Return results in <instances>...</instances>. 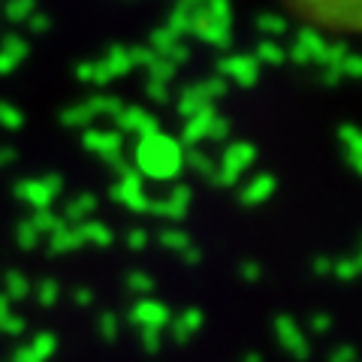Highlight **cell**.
Here are the masks:
<instances>
[{"instance_id": "obj_43", "label": "cell", "mask_w": 362, "mask_h": 362, "mask_svg": "<svg viewBox=\"0 0 362 362\" xmlns=\"http://www.w3.org/2000/svg\"><path fill=\"white\" fill-rule=\"evenodd\" d=\"M259 58H263V61H269V64H281V61H284V52H281L278 49V45H259Z\"/></svg>"}, {"instance_id": "obj_34", "label": "cell", "mask_w": 362, "mask_h": 362, "mask_svg": "<svg viewBox=\"0 0 362 362\" xmlns=\"http://www.w3.org/2000/svg\"><path fill=\"white\" fill-rule=\"evenodd\" d=\"M94 106H97L100 115H106V118H112V121H115V115L124 109V103H121L118 97H94Z\"/></svg>"}, {"instance_id": "obj_5", "label": "cell", "mask_w": 362, "mask_h": 362, "mask_svg": "<svg viewBox=\"0 0 362 362\" xmlns=\"http://www.w3.org/2000/svg\"><path fill=\"white\" fill-rule=\"evenodd\" d=\"M112 199L124 202V206L136 214H145L148 211V202H151V197H145V190H142V175L136 173L133 166L118 175V185L112 187Z\"/></svg>"}, {"instance_id": "obj_30", "label": "cell", "mask_w": 362, "mask_h": 362, "mask_svg": "<svg viewBox=\"0 0 362 362\" xmlns=\"http://www.w3.org/2000/svg\"><path fill=\"white\" fill-rule=\"evenodd\" d=\"M58 296H61V284L54 278H45V281H40V284H37V302L45 305V308L58 302Z\"/></svg>"}, {"instance_id": "obj_32", "label": "cell", "mask_w": 362, "mask_h": 362, "mask_svg": "<svg viewBox=\"0 0 362 362\" xmlns=\"http://www.w3.org/2000/svg\"><path fill=\"white\" fill-rule=\"evenodd\" d=\"M206 139H211V142H226V139H230V118L214 115V118H211V124H209Z\"/></svg>"}, {"instance_id": "obj_31", "label": "cell", "mask_w": 362, "mask_h": 362, "mask_svg": "<svg viewBox=\"0 0 362 362\" xmlns=\"http://www.w3.org/2000/svg\"><path fill=\"white\" fill-rule=\"evenodd\" d=\"M127 290L136 293V296H148L154 290V278L145 275V272H130L127 275Z\"/></svg>"}, {"instance_id": "obj_9", "label": "cell", "mask_w": 362, "mask_h": 362, "mask_svg": "<svg viewBox=\"0 0 362 362\" xmlns=\"http://www.w3.org/2000/svg\"><path fill=\"white\" fill-rule=\"evenodd\" d=\"M190 199H194V194H190V187L185 185H175L173 194H166L160 199H151L148 202V211L157 214V218H169V221H181L190 209Z\"/></svg>"}, {"instance_id": "obj_23", "label": "cell", "mask_w": 362, "mask_h": 362, "mask_svg": "<svg viewBox=\"0 0 362 362\" xmlns=\"http://www.w3.org/2000/svg\"><path fill=\"white\" fill-rule=\"evenodd\" d=\"M30 223H33V230H37L40 235H52L54 230H61L66 221L61 218V214H54L52 209H40V211L30 218Z\"/></svg>"}, {"instance_id": "obj_22", "label": "cell", "mask_w": 362, "mask_h": 362, "mask_svg": "<svg viewBox=\"0 0 362 362\" xmlns=\"http://www.w3.org/2000/svg\"><path fill=\"white\" fill-rule=\"evenodd\" d=\"M185 163H187L190 169H197V173H199L202 178H209V181H211V175H214V169H218V163H214L211 157L199 148V145H194V148L185 151Z\"/></svg>"}, {"instance_id": "obj_24", "label": "cell", "mask_w": 362, "mask_h": 362, "mask_svg": "<svg viewBox=\"0 0 362 362\" xmlns=\"http://www.w3.org/2000/svg\"><path fill=\"white\" fill-rule=\"evenodd\" d=\"M28 347L33 350V356H37L40 362H49V356L58 350V338H54V332H40Z\"/></svg>"}, {"instance_id": "obj_19", "label": "cell", "mask_w": 362, "mask_h": 362, "mask_svg": "<svg viewBox=\"0 0 362 362\" xmlns=\"http://www.w3.org/2000/svg\"><path fill=\"white\" fill-rule=\"evenodd\" d=\"M76 247H82V235H78V230L73 223H64L61 230H54L49 235V251L52 254H70V251H76Z\"/></svg>"}, {"instance_id": "obj_8", "label": "cell", "mask_w": 362, "mask_h": 362, "mask_svg": "<svg viewBox=\"0 0 362 362\" xmlns=\"http://www.w3.org/2000/svg\"><path fill=\"white\" fill-rule=\"evenodd\" d=\"M115 130L121 136L124 133H136L142 139V136L160 130V124H157V118L151 115V112H145L142 106H124L118 115H115Z\"/></svg>"}, {"instance_id": "obj_40", "label": "cell", "mask_w": 362, "mask_h": 362, "mask_svg": "<svg viewBox=\"0 0 362 362\" xmlns=\"http://www.w3.org/2000/svg\"><path fill=\"white\" fill-rule=\"evenodd\" d=\"M127 247H130V251H145V247H148V233L139 230V226L130 230L127 233Z\"/></svg>"}, {"instance_id": "obj_21", "label": "cell", "mask_w": 362, "mask_h": 362, "mask_svg": "<svg viewBox=\"0 0 362 362\" xmlns=\"http://www.w3.org/2000/svg\"><path fill=\"white\" fill-rule=\"evenodd\" d=\"M206 106H214V103H209L199 85H197V88H187L185 94L178 97V115H181V118L197 115V112H199V109H206Z\"/></svg>"}, {"instance_id": "obj_17", "label": "cell", "mask_w": 362, "mask_h": 362, "mask_svg": "<svg viewBox=\"0 0 362 362\" xmlns=\"http://www.w3.org/2000/svg\"><path fill=\"white\" fill-rule=\"evenodd\" d=\"M94 211H97V197L94 194H78L73 202H66V209H64L61 218L76 226V223H82L88 218H94Z\"/></svg>"}, {"instance_id": "obj_2", "label": "cell", "mask_w": 362, "mask_h": 362, "mask_svg": "<svg viewBox=\"0 0 362 362\" xmlns=\"http://www.w3.org/2000/svg\"><path fill=\"white\" fill-rule=\"evenodd\" d=\"M293 13H299L314 30H356L359 28V6L362 0H287Z\"/></svg>"}, {"instance_id": "obj_12", "label": "cell", "mask_w": 362, "mask_h": 362, "mask_svg": "<svg viewBox=\"0 0 362 362\" xmlns=\"http://www.w3.org/2000/svg\"><path fill=\"white\" fill-rule=\"evenodd\" d=\"M199 329H202V311L199 308H187L169 320V332H173L175 344H187Z\"/></svg>"}, {"instance_id": "obj_39", "label": "cell", "mask_w": 362, "mask_h": 362, "mask_svg": "<svg viewBox=\"0 0 362 362\" xmlns=\"http://www.w3.org/2000/svg\"><path fill=\"white\" fill-rule=\"evenodd\" d=\"M9 54H0V76H6L9 70L16 66V61H18V54H21V42H9Z\"/></svg>"}, {"instance_id": "obj_52", "label": "cell", "mask_w": 362, "mask_h": 362, "mask_svg": "<svg viewBox=\"0 0 362 362\" xmlns=\"http://www.w3.org/2000/svg\"><path fill=\"white\" fill-rule=\"evenodd\" d=\"M242 362H263V356H259L257 350H247V354L242 356Z\"/></svg>"}, {"instance_id": "obj_50", "label": "cell", "mask_w": 362, "mask_h": 362, "mask_svg": "<svg viewBox=\"0 0 362 362\" xmlns=\"http://www.w3.org/2000/svg\"><path fill=\"white\" fill-rule=\"evenodd\" d=\"M338 73H347V76H359V61L356 58H344V66Z\"/></svg>"}, {"instance_id": "obj_49", "label": "cell", "mask_w": 362, "mask_h": 362, "mask_svg": "<svg viewBox=\"0 0 362 362\" xmlns=\"http://www.w3.org/2000/svg\"><path fill=\"white\" fill-rule=\"evenodd\" d=\"M13 160H16V148H9V145H4V148H0V169L9 166Z\"/></svg>"}, {"instance_id": "obj_29", "label": "cell", "mask_w": 362, "mask_h": 362, "mask_svg": "<svg viewBox=\"0 0 362 362\" xmlns=\"http://www.w3.org/2000/svg\"><path fill=\"white\" fill-rule=\"evenodd\" d=\"M37 242H40V233L33 230V223H30V221H21V223L16 226V245L21 247V251H33V247H37Z\"/></svg>"}, {"instance_id": "obj_26", "label": "cell", "mask_w": 362, "mask_h": 362, "mask_svg": "<svg viewBox=\"0 0 362 362\" xmlns=\"http://www.w3.org/2000/svg\"><path fill=\"white\" fill-rule=\"evenodd\" d=\"M0 127L4 130H21L25 127V112L18 106L6 103V100H0Z\"/></svg>"}, {"instance_id": "obj_45", "label": "cell", "mask_w": 362, "mask_h": 362, "mask_svg": "<svg viewBox=\"0 0 362 362\" xmlns=\"http://www.w3.org/2000/svg\"><path fill=\"white\" fill-rule=\"evenodd\" d=\"M311 272L314 275H332V259L329 257H314Z\"/></svg>"}, {"instance_id": "obj_14", "label": "cell", "mask_w": 362, "mask_h": 362, "mask_svg": "<svg viewBox=\"0 0 362 362\" xmlns=\"http://www.w3.org/2000/svg\"><path fill=\"white\" fill-rule=\"evenodd\" d=\"M338 142H341V148H344L347 166L354 169V173H359L362 169V136H359V130L354 124H341V127H338Z\"/></svg>"}, {"instance_id": "obj_6", "label": "cell", "mask_w": 362, "mask_h": 362, "mask_svg": "<svg viewBox=\"0 0 362 362\" xmlns=\"http://www.w3.org/2000/svg\"><path fill=\"white\" fill-rule=\"evenodd\" d=\"M275 335H278L281 347H284L293 359L305 362V359L311 356V344H308V338H305L302 326H299L296 320H293L290 314H281V317H275Z\"/></svg>"}, {"instance_id": "obj_11", "label": "cell", "mask_w": 362, "mask_h": 362, "mask_svg": "<svg viewBox=\"0 0 362 362\" xmlns=\"http://www.w3.org/2000/svg\"><path fill=\"white\" fill-rule=\"evenodd\" d=\"M275 187H278L275 175H269V173L254 175V178L242 187L239 202H242V206H263L266 199H272V194H275Z\"/></svg>"}, {"instance_id": "obj_38", "label": "cell", "mask_w": 362, "mask_h": 362, "mask_svg": "<svg viewBox=\"0 0 362 362\" xmlns=\"http://www.w3.org/2000/svg\"><path fill=\"white\" fill-rule=\"evenodd\" d=\"M175 76V64H151V82H173Z\"/></svg>"}, {"instance_id": "obj_37", "label": "cell", "mask_w": 362, "mask_h": 362, "mask_svg": "<svg viewBox=\"0 0 362 362\" xmlns=\"http://www.w3.org/2000/svg\"><path fill=\"white\" fill-rule=\"evenodd\" d=\"M329 326H332V317H329V314H323V311H317V314L308 317V329L317 332V335L329 332Z\"/></svg>"}, {"instance_id": "obj_1", "label": "cell", "mask_w": 362, "mask_h": 362, "mask_svg": "<svg viewBox=\"0 0 362 362\" xmlns=\"http://www.w3.org/2000/svg\"><path fill=\"white\" fill-rule=\"evenodd\" d=\"M185 169V145L166 133H148L136 145V173L151 181H175Z\"/></svg>"}, {"instance_id": "obj_35", "label": "cell", "mask_w": 362, "mask_h": 362, "mask_svg": "<svg viewBox=\"0 0 362 362\" xmlns=\"http://www.w3.org/2000/svg\"><path fill=\"white\" fill-rule=\"evenodd\" d=\"M139 341H142V347L148 350V354H157V350L163 347V329H142Z\"/></svg>"}, {"instance_id": "obj_27", "label": "cell", "mask_w": 362, "mask_h": 362, "mask_svg": "<svg viewBox=\"0 0 362 362\" xmlns=\"http://www.w3.org/2000/svg\"><path fill=\"white\" fill-rule=\"evenodd\" d=\"M160 245H163V247H169V251H178V254H185L187 247H194V242H190V235H187L185 230H173V226L160 233Z\"/></svg>"}, {"instance_id": "obj_13", "label": "cell", "mask_w": 362, "mask_h": 362, "mask_svg": "<svg viewBox=\"0 0 362 362\" xmlns=\"http://www.w3.org/2000/svg\"><path fill=\"white\" fill-rule=\"evenodd\" d=\"M214 115H218V112H214V106H206V109H199L197 115L185 118V130H181V142H185L187 148H194V145H199L202 139H206L209 124H211V118H214Z\"/></svg>"}, {"instance_id": "obj_28", "label": "cell", "mask_w": 362, "mask_h": 362, "mask_svg": "<svg viewBox=\"0 0 362 362\" xmlns=\"http://www.w3.org/2000/svg\"><path fill=\"white\" fill-rule=\"evenodd\" d=\"M118 329H121V323H118V314L115 311H103V314L97 317V332H100L103 341H115Z\"/></svg>"}, {"instance_id": "obj_42", "label": "cell", "mask_w": 362, "mask_h": 362, "mask_svg": "<svg viewBox=\"0 0 362 362\" xmlns=\"http://www.w3.org/2000/svg\"><path fill=\"white\" fill-rule=\"evenodd\" d=\"M329 362H356V350L350 347V344H338V347L332 350Z\"/></svg>"}, {"instance_id": "obj_33", "label": "cell", "mask_w": 362, "mask_h": 362, "mask_svg": "<svg viewBox=\"0 0 362 362\" xmlns=\"http://www.w3.org/2000/svg\"><path fill=\"white\" fill-rule=\"evenodd\" d=\"M25 317H21V314H13V311H9L6 317H0V332H4V335H25Z\"/></svg>"}, {"instance_id": "obj_3", "label": "cell", "mask_w": 362, "mask_h": 362, "mask_svg": "<svg viewBox=\"0 0 362 362\" xmlns=\"http://www.w3.org/2000/svg\"><path fill=\"white\" fill-rule=\"evenodd\" d=\"M254 160H257V148L251 142H230L223 148V157H221L218 169H214L211 181L218 187H233L235 181L245 175V169H251Z\"/></svg>"}, {"instance_id": "obj_18", "label": "cell", "mask_w": 362, "mask_h": 362, "mask_svg": "<svg viewBox=\"0 0 362 362\" xmlns=\"http://www.w3.org/2000/svg\"><path fill=\"white\" fill-rule=\"evenodd\" d=\"M221 73L233 76L235 82L245 85V88H251L257 82V61H251V58H230V61L221 64Z\"/></svg>"}, {"instance_id": "obj_41", "label": "cell", "mask_w": 362, "mask_h": 362, "mask_svg": "<svg viewBox=\"0 0 362 362\" xmlns=\"http://www.w3.org/2000/svg\"><path fill=\"white\" fill-rule=\"evenodd\" d=\"M239 275H242L245 281H251V284H254V281L263 278V266L254 263V259H247V263H242V266H239Z\"/></svg>"}, {"instance_id": "obj_44", "label": "cell", "mask_w": 362, "mask_h": 362, "mask_svg": "<svg viewBox=\"0 0 362 362\" xmlns=\"http://www.w3.org/2000/svg\"><path fill=\"white\" fill-rule=\"evenodd\" d=\"M148 94H151L154 103H166V100H169V88L163 82H148Z\"/></svg>"}, {"instance_id": "obj_48", "label": "cell", "mask_w": 362, "mask_h": 362, "mask_svg": "<svg viewBox=\"0 0 362 362\" xmlns=\"http://www.w3.org/2000/svg\"><path fill=\"white\" fill-rule=\"evenodd\" d=\"M181 257H185V263H187V266H197L199 259H202V251H199V247H187V251L181 254Z\"/></svg>"}, {"instance_id": "obj_20", "label": "cell", "mask_w": 362, "mask_h": 362, "mask_svg": "<svg viewBox=\"0 0 362 362\" xmlns=\"http://www.w3.org/2000/svg\"><path fill=\"white\" fill-rule=\"evenodd\" d=\"M30 281H28V275L25 272H18V269H9L6 275H4V296L9 299V302H16V299H25V296H30Z\"/></svg>"}, {"instance_id": "obj_25", "label": "cell", "mask_w": 362, "mask_h": 362, "mask_svg": "<svg viewBox=\"0 0 362 362\" xmlns=\"http://www.w3.org/2000/svg\"><path fill=\"white\" fill-rule=\"evenodd\" d=\"M359 269H362V259L356 254L341 257V259H332V275L341 278V281H354L359 275Z\"/></svg>"}, {"instance_id": "obj_36", "label": "cell", "mask_w": 362, "mask_h": 362, "mask_svg": "<svg viewBox=\"0 0 362 362\" xmlns=\"http://www.w3.org/2000/svg\"><path fill=\"white\" fill-rule=\"evenodd\" d=\"M199 88H202V94H206L209 103H214V100H221L226 94V82H223V78H211V82H202Z\"/></svg>"}, {"instance_id": "obj_10", "label": "cell", "mask_w": 362, "mask_h": 362, "mask_svg": "<svg viewBox=\"0 0 362 362\" xmlns=\"http://www.w3.org/2000/svg\"><path fill=\"white\" fill-rule=\"evenodd\" d=\"M82 145L88 151L100 154L103 160H115V157H121V133L118 130H100V127H88L85 136H82Z\"/></svg>"}, {"instance_id": "obj_47", "label": "cell", "mask_w": 362, "mask_h": 362, "mask_svg": "<svg viewBox=\"0 0 362 362\" xmlns=\"http://www.w3.org/2000/svg\"><path fill=\"white\" fill-rule=\"evenodd\" d=\"M73 299H76V305H82V308H85V305L94 302V293H90L88 287H78V290L73 293Z\"/></svg>"}, {"instance_id": "obj_46", "label": "cell", "mask_w": 362, "mask_h": 362, "mask_svg": "<svg viewBox=\"0 0 362 362\" xmlns=\"http://www.w3.org/2000/svg\"><path fill=\"white\" fill-rule=\"evenodd\" d=\"M9 362H40V359L33 356V350L25 344V347H18V350H16V354H13V359H9Z\"/></svg>"}, {"instance_id": "obj_15", "label": "cell", "mask_w": 362, "mask_h": 362, "mask_svg": "<svg viewBox=\"0 0 362 362\" xmlns=\"http://www.w3.org/2000/svg\"><path fill=\"white\" fill-rule=\"evenodd\" d=\"M76 230L78 235H82V245H97V247H109L112 242H115V235H112V230L103 223V221H97V218H88L82 223H76Z\"/></svg>"}, {"instance_id": "obj_4", "label": "cell", "mask_w": 362, "mask_h": 362, "mask_svg": "<svg viewBox=\"0 0 362 362\" xmlns=\"http://www.w3.org/2000/svg\"><path fill=\"white\" fill-rule=\"evenodd\" d=\"M64 194V178L58 173H49L42 178H25V181H16V197L25 199L28 206L33 209H49L54 199Z\"/></svg>"}, {"instance_id": "obj_51", "label": "cell", "mask_w": 362, "mask_h": 362, "mask_svg": "<svg viewBox=\"0 0 362 362\" xmlns=\"http://www.w3.org/2000/svg\"><path fill=\"white\" fill-rule=\"evenodd\" d=\"M9 311H13V302H9V299L4 296V293H0V317H6Z\"/></svg>"}, {"instance_id": "obj_16", "label": "cell", "mask_w": 362, "mask_h": 362, "mask_svg": "<svg viewBox=\"0 0 362 362\" xmlns=\"http://www.w3.org/2000/svg\"><path fill=\"white\" fill-rule=\"evenodd\" d=\"M97 118H100V112H97V106H94V97L85 100V103L70 106V109L61 112V124H64V127H85V130H88Z\"/></svg>"}, {"instance_id": "obj_7", "label": "cell", "mask_w": 362, "mask_h": 362, "mask_svg": "<svg viewBox=\"0 0 362 362\" xmlns=\"http://www.w3.org/2000/svg\"><path fill=\"white\" fill-rule=\"evenodd\" d=\"M169 320H173V314H169L166 305L148 296H142L130 308V323H136L139 329H166Z\"/></svg>"}]
</instances>
